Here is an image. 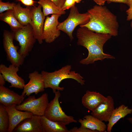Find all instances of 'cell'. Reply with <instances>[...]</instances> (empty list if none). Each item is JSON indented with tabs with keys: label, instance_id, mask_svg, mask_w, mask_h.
I'll return each instance as SVG.
<instances>
[{
	"label": "cell",
	"instance_id": "cb8c5ba5",
	"mask_svg": "<svg viewBox=\"0 0 132 132\" xmlns=\"http://www.w3.org/2000/svg\"><path fill=\"white\" fill-rule=\"evenodd\" d=\"M10 126L9 118L5 106L0 104V132H8Z\"/></svg>",
	"mask_w": 132,
	"mask_h": 132
},
{
	"label": "cell",
	"instance_id": "4316f807",
	"mask_svg": "<svg viewBox=\"0 0 132 132\" xmlns=\"http://www.w3.org/2000/svg\"><path fill=\"white\" fill-rule=\"evenodd\" d=\"M75 3L74 0H66L62 8L64 10L68 9L75 5Z\"/></svg>",
	"mask_w": 132,
	"mask_h": 132
},
{
	"label": "cell",
	"instance_id": "4dcf8cb0",
	"mask_svg": "<svg viewBox=\"0 0 132 132\" xmlns=\"http://www.w3.org/2000/svg\"><path fill=\"white\" fill-rule=\"evenodd\" d=\"M105 1L109 4L112 2L122 3L127 5V0H105Z\"/></svg>",
	"mask_w": 132,
	"mask_h": 132
},
{
	"label": "cell",
	"instance_id": "8fae6325",
	"mask_svg": "<svg viewBox=\"0 0 132 132\" xmlns=\"http://www.w3.org/2000/svg\"><path fill=\"white\" fill-rule=\"evenodd\" d=\"M19 67L11 64L8 67L4 64L0 65V73L4 78L6 81L11 84L10 88L14 87L23 89L25 85L24 79L17 74Z\"/></svg>",
	"mask_w": 132,
	"mask_h": 132
},
{
	"label": "cell",
	"instance_id": "603a6c76",
	"mask_svg": "<svg viewBox=\"0 0 132 132\" xmlns=\"http://www.w3.org/2000/svg\"><path fill=\"white\" fill-rule=\"evenodd\" d=\"M0 20L8 24L12 32L20 30L24 26L21 24L16 18L13 10L0 13Z\"/></svg>",
	"mask_w": 132,
	"mask_h": 132
},
{
	"label": "cell",
	"instance_id": "83f0119b",
	"mask_svg": "<svg viewBox=\"0 0 132 132\" xmlns=\"http://www.w3.org/2000/svg\"><path fill=\"white\" fill-rule=\"evenodd\" d=\"M22 4L27 7L34 6L36 1L34 0H18Z\"/></svg>",
	"mask_w": 132,
	"mask_h": 132
},
{
	"label": "cell",
	"instance_id": "d6a6232c",
	"mask_svg": "<svg viewBox=\"0 0 132 132\" xmlns=\"http://www.w3.org/2000/svg\"><path fill=\"white\" fill-rule=\"evenodd\" d=\"M98 5L103 6L106 2L105 0H93Z\"/></svg>",
	"mask_w": 132,
	"mask_h": 132
},
{
	"label": "cell",
	"instance_id": "e575fe53",
	"mask_svg": "<svg viewBox=\"0 0 132 132\" xmlns=\"http://www.w3.org/2000/svg\"><path fill=\"white\" fill-rule=\"evenodd\" d=\"M127 119L132 124V117L128 118Z\"/></svg>",
	"mask_w": 132,
	"mask_h": 132
},
{
	"label": "cell",
	"instance_id": "d6986e66",
	"mask_svg": "<svg viewBox=\"0 0 132 132\" xmlns=\"http://www.w3.org/2000/svg\"><path fill=\"white\" fill-rule=\"evenodd\" d=\"M132 113V109L122 104L115 109L108 121L107 126L108 132H111L114 125L120 119Z\"/></svg>",
	"mask_w": 132,
	"mask_h": 132
},
{
	"label": "cell",
	"instance_id": "5b68a950",
	"mask_svg": "<svg viewBox=\"0 0 132 132\" xmlns=\"http://www.w3.org/2000/svg\"><path fill=\"white\" fill-rule=\"evenodd\" d=\"M54 93L55 96L49 102L44 115L50 120L59 122L66 125L72 122L77 123V121L73 116L66 115L63 111L59 101L61 95L60 91L57 90Z\"/></svg>",
	"mask_w": 132,
	"mask_h": 132
},
{
	"label": "cell",
	"instance_id": "8d00e7d4",
	"mask_svg": "<svg viewBox=\"0 0 132 132\" xmlns=\"http://www.w3.org/2000/svg\"><path fill=\"white\" fill-rule=\"evenodd\" d=\"M130 25L132 29V20L131 22Z\"/></svg>",
	"mask_w": 132,
	"mask_h": 132
},
{
	"label": "cell",
	"instance_id": "9c48e42d",
	"mask_svg": "<svg viewBox=\"0 0 132 132\" xmlns=\"http://www.w3.org/2000/svg\"><path fill=\"white\" fill-rule=\"evenodd\" d=\"M40 5L36 7H31V22L34 36L39 43H43V34L45 16Z\"/></svg>",
	"mask_w": 132,
	"mask_h": 132
},
{
	"label": "cell",
	"instance_id": "9a60e30c",
	"mask_svg": "<svg viewBox=\"0 0 132 132\" xmlns=\"http://www.w3.org/2000/svg\"><path fill=\"white\" fill-rule=\"evenodd\" d=\"M16 105L5 106L9 118L10 126L8 132H12L16 127L25 119L31 117L33 114L32 112L22 111L16 108Z\"/></svg>",
	"mask_w": 132,
	"mask_h": 132
},
{
	"label": "cell",
	"instance_id": "8992f818",
	"mask_svg": "<svg viewBox=\"0 0 132 132\" xmlns=\"http://www.w3.org/2000/svg\"><path fill=\"white\" fill-rule=\"evenodd\" d=\"M12 32L14 40L18 42L20 46L18 52L25 58L32 51L36 40L32 25L29 24L21 29Z\"/></svg>",
	"mask_w": 132,
	"mask_h": 132
},
{
	"label": "cell",
	"instance_id": "7402d4cb",
	"mask_svg": "<svg viewBox=\"0 0 132 132\" xmlns=\"http://www.w3.org/2000/svg\"><path fill=\"white\" fill-rule=\"evenodd\" d=\"M37 3L42 8L43 12L45 16L50 14L61 15L66 13L62 8L58 7L50 0H39Z\"/></svg>",
	"mask_w": 132,
	"mask_h": 132
},
{
	"label": "cell",
	"instance_id": "6da1fadb",
	"mask_svg": "<svg viewBox=\"0 0 132 132\" xmlns=\"http://www.w3.org/2000/svg\"><path fill=\"white\" fill-rule=\"evenodd\" d=\"M76 36L77 44L86 48L88 52L87 57L80 61L81 64L87 65L105 59L115 58L113 56L103 51L104 45L111 38V35L96 33L85 27H82L77 29Z\"/></svg>",
	"mask_w": 132,
	"mask_h": 132
},
{
	"label": "cell",
	"instance_id": "5bb4252c",
	"mask_svg": "<svg viewBox=\"0 0 132 132\" xmlns=\"http://www.w3.org/2000/svg\"><path fill=\"white\" fill-rule=\"evenodd\" d=\"M14 132H43L40 116L33 114L20 123L14 128Z\"/></svg>",
	"mask_w": 132,
	"mask_h": 132
},
{
	"label": "cell",
	"instance_id": "484cf974",
	"mask_svg": "<svg viewBox=\"0 0 132 132\" xmlns=\"http://www.w3.org/2000/svg\"><path fill=\"white\" fill-rule=\"evenodd\" d=\"M68 132H99L98 131L93 130L81 126L79 128L74 127L69 130Z\"/></svg>",
	"mask_w": 132,
	"mask_h": 132
},
{
	"label": "cell",
	"instance_id": "30bf717a",
	"mask_svg": "<svg viewBox=\"0 0 132 132\" xmlns=\"http://www.w3.org/2000/svg\"><path fill=\"white\" fill-rule=\"evenodd\" d=\"M61 15L52 14L50 17H46L43 34V39L46 43H50L53 42L60 35V30L58 29L57 27L59 22L58 18Z\"/></svg>",
	"mask_w": 132,
	"mask_h": 132
},
{
	"label": "cell",
	"instance_id": "2e32d148",
	"mask_svg": "<svg viewBox=\"0 0 132 132\" xmlns=\"http://www.w3.org/2000/svg\"><path fill=\"white\" fill-rule=\"evenodd\" d=\"M25 96L19 95L4 86H0V102L5 106L20 104Z\"/></svg>",
	"mask_w": 132,
	"mask_h": 132
},
{
	"label": "cell",
	"instance_id": "44dd1931",
	"mask_svg": "<svg viewBox=\"0 0 132 132\" xmlns=\"http://www.w3.org/2000/svg\"><path fill=\"white\" fill-rule=\"evenodd\" d=\"M43 132H68L66 125L49 120L44 115L40 116Z\"/></svg>",
	"mask_w": 132,
	"mask_h": 132
},
{
	"label": "cell",
	"instance_id": "836d02e7",
	"mask_svg": "<svg viewBox=\"0 0 132 132\" xmlns=\"http://www.w3.org/2000/svg\"><path fill=\"white\" fill-rule=\"evenodd\" d=\"M127 5L129 7L132 6V0H127Z\"/></svg>",
	"mask_w": 132,
	"mask_h": 132
},
{
	"label": "cell",
	"instance_id": "d590c367",
	"mask_svg": "<svg viewBox=\"0 0 132 132\" xmlns=\"http://www.w3.org/2000/svg\"><path fill=\"white\" fill-rule=\"evenodd\" d=\"M75 2L77 3H80L82 0H74Z\"/></svg>",
	"mask_w": 132,
	"mask_h": 132
},
{
	"label": "cell",
	"instance_id": "3957f363",
	"mask_svg": "<svg viewBox=\"0 0 132 132\" xmlns=\"http://www.w3.org/2000/svg\"><path fill=\"white\" fill-rule=\"evenodd\" d=\"M71 66L67 65L63 66L58 70L52 72L44 71L41 72L45 88H51L54 93L57 90L63 91L64 87H60L59 84L63 80L67 78L73 79L81 85L85 84L84 78L80 74L75 71H71Z\"/></svg>",
	"mask_w": 132,
	"mask_h": 132
},
{
	"label": "cell",
	"instance_id": "d4e9b609",
	"mask_svg": "<svg viewBox=\"0 0 132 132\" xmlns=\"http://www.w3.org/2000/svg\"><path fill=\"white\" fill-rule=\"evenodd\" d=\"M16 4L14 2L10 3L9 2H4L2 0H0V13L5 11L13 10Z\"/></svg>",
	"mask_w": 132,
	"mask_h": 132
},
{
	"label": "cell",
	"instance_id": "f546056e",
	"mask_svg": "<svg viewBox=\"0 0 132 132\" xmlns=\"http://www.w3.org/2000/svg\"><path fill=\"white\" fill-rule=\"evenodd\" d=\"M59 7L62 8L66 0H50Z\"/></svg>",
	"mask_w": 132,
	"mask_h": 132
},
{
	"label": "cell",
	"instance_id": "7a4b0ae2",
	"mask_svg": "<svg viewBox=\"0 0 132 132\" xmlns=\"http://www.w3.org/2000/svg\"><path fill=\"white\" fill-rule=\"evenodd\" d=\"M87 12L89 21L80 27H85L96 33L109 34L112 36L118 35L119 25L117 16L106 6L95 5Z\"/></svg>",
	"mask_w": 132,
	"mask_h": 132
},
{
	"label": "cell",
	"instance_id": "7c38bea8",
	"mask_svg": "<svg viewBox=\"0 0 132 132\" xmlns=\"http://www.w3.org/2000/svg\"><path fill=\"white\" fill-rule=\"evenodd\" d=\"M29 82L25 84L22 95L29 96L33 93L36 95L44 90L45 85L42 74L35 71L28 74Z\"/></svg>",
	"mask_w": 132,
	"mask_h": 132
},
{
	"label": "cell",
	"instance_id": "ba28073f",
	"mask_svg": "<svg viewBox=\"0 0 132 132\" xmlns=\"http://www.w3.org/2000/svg\"><path fill=\"white\" fill-rule=\"evenodd\" d=\"M3 47L7 59L11 64L19 67L23 64L24 58L19 53V47L13 43L14 40L13 32L4 30L3 33Z\"/></svg>",
	"mask_w": 132,
	"mask_h": 132
},
{
	"label": "cell",
	"instance_id": "1f68e13d",
	"mask_svg": "<svg viewBox=\"0 0 132 132\" xmlns=\"http://www.w3.org/2000/svg\"><path fill=\"white\" fill-rule=\"evenodd\" d=\"M5 79L2 76L0 73V86H4L5 83Z\"/></svg>",
	"mask_w": 132,
	"mask_h": 132
},
{
	"label": "cell",
	"instance_id": "52a82bcc",
	"mask_svg": "<svg viewBox=\"0 0 132 132\" xmlns=\"http://www.w3.org/2000/svg\"><path fill=\"white\" fill-rule=\"evenodd\" d=\"M48 96L46 93L37 99L34 95L30 96L20 104L16 105V108L20 110L31 112L33 114L43 115L49 103Z\"/></svg>",
	"mask_w": 132,
	"mask_h": 132
},
{
	"label": "cell",
	"instance_id": "e0dca14e",
	"mask_svg": "<svg viewBox=\"0 0 132 132\" xmlns=\"http://www.w3.org/2000/svg\"><path fill=\"white\" fill-rule=\"evenodd\" d=\"M106 99L99 92L88 90L82 98L81 102L85 108L92 111Z\"/></svg>",
	"mask_w": 132,
	"mask_h": 132
},
{
	"label": "cell",
	"instance_id": "277c9868",
	"mask_svg": "<svg viewBox=\"0 0 132 132\" xmlns=\"http://www.w3.org/2000/svg\"><path fill=\"white\" fill-rule=\"evenodd\" d=\"M70 9L67 18L62 22H59L57 28L58 29L66 33L72 41L74 39L72 33L76 27L78 25L87 24L89 21L90 18L88 12L80 13L75 5Z\"/></svg>",
	"mask_w": 132,
	"mask_h": 132
},
{
	"label": "cell",
	"instance_id": "ac0fdd59",
	"mask_svg": "<svg viewBox=\"0 0 132 132\" xmlns=\"http://www.w3.org/2000/svg\"><path fill=\"white\" fill-rule=\"evenodd\" d=\"M81 126L99 132H105L107 127L105 123L92 115H87L78 121Z\"/></svg>",
	"mask_w": 132,
	"mask_h": 132
},
{
	"label": "cell",
	"instance_id": "f1b7e54d",
	"mask_svg": "<svg viewBox=\"0 0 132 132\" xmlns=\"http://www.w3.org/2000/svg\"><path fill=\"white\" fill-rule=\"evenodd\" d=\"M127 15L126 19L127 21H130L132 20V6L129 8L126 11Z\"/></svg>",
	"mask_w": 132,
	"mask_h": 132
},
{
	"label": "cell",
	"instance_id": "4fadbf2b",
	"mask_svg": "<svg viewBox=\"0 0 132 132\" xmlns=\"http://www.w3.org/2000/svg\"><path fill=\"white\" fill-rule=\"evenodd\" d=\"M114 102L112 97L110 96L92 111L91 115L103 121L108 122L114 109Z\"/></svg>",
	"mask_w": 132,
	"mask_h": 132
},
{
	"label": "cell",
	"instance_id": "ffe728a7",
	"mask_svg": "<svg viewBox=\"0 0 132 132\" xmlns=\"http://www.w3.org/2000/svg\"><path fill=\"white\" fill-rule=\"evenodd\" d=\"M13 10L15 17L21 24L25 26L31 24V7L23 8L19 2L16 4Z\"/></svg>",
	"mask_w": 132,
	"mask_h": 132
}]
</instances>
